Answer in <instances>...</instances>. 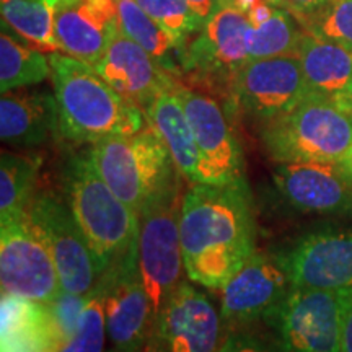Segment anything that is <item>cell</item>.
<instances>
[{"label": "cell", "mask_w": 352, "mask_h": 352, "mask_svg": "<svg viewBox=\"0 0 352 352\" xmlns=\"http://www.w3.org/2000/svg\"><path fill=\"white\" fill-rule=\"evenodd\" d=\"M179 235L188 279L219 290L256 252V222L245 178L192 184L183 195Z\"/></svg>", "instance_id": "1"}, {"label": "cell", "mask_w": 352, "mask_h": 352, "mask_svg": "<svg viewBox=\"0 0 352 352\" xmlns=\"http://www.w3.org/2000/svg\"><path fill=\"white\" fill-rule=\"evenodd\" d=\"M50 63L64 139L91 145L147 126L142 109L118 94L91 65L64 52L51 54Z\"/></svg>", "instance_id": "2"}, {"label": "cell", "mask_w": 352, "mask_h": 352, "mask_svg": "<svg viewBox=\"0 0 352 352\" xmlns=\"http://www.w3.org/2000/svg\"><path fill=\"white\" fill-rule=\"evenodd\" d=\"M63 192L101 274H104L138 243L139 215L101 178L90 147L67 157L63 170Z\"/></svg>", "instance_id": "3"}, {"label": "cell", "mask_w": 352, "mask_h": 352, "mask_svg": "<svg viewBox=\"0 0 352 352\" xmlns=\"http://www.w3.org/2000/svg\"><path fill=\"white\" fill-rule=\"evenodd\" d=\"M261 140L277 164H341L352 147V101L308 94L290 111L264 122Z\"/></svg>", "instance_id": "4"}, {"label": "cell", "mask_w": 352, "mask_h": 352, "mask_svg": "<svg viewBox=\"0 0 352 352\" xmlns=\"http://www.w3.org/2000/svg\"><path fill=\"white\" fill-rule=\"evenodd\" d=\"M94 164L114 195L135 214L182 179L160 135L151 126L90 145Z\"/></svg>", "instance_id": "5"}, {"label": "cell", "mask_w": 352, "mask_h": 352, "mask_svg": "<svg viewBox=\"0 0 352 352\" xmlns=\"http://www.w3.org/2000/svg\"><path fill=\"white\" fill-rule=\"evenodd\" d=\"M183 195L179 182H176L139 214L138 263L152 305L153 321L168 305L182 284L183 274H186L179 235Z\"/></svg>", "instance_id": "6"}, {"label": "cell", "mask_w": 352, "mask_h": 352, "mask_svg": "<svg viewBox=\"0 0 352 352\" xmlns=\"http://www.w3.org/2000/svg\"><path fill=\"white\" fill-rule=\"evenodd\" d=\"M26 215L52 254L64 292L90 296L103 274L64 196L36 192Z\"/></svg>", "instance_id": "7"}, {"label": "cell", "mask_w": 352, "mask_h": 352, "mask_svg": "<svg viewBox=\"0 0 352 352\" xmlns=\"http://www.w3.org/2000/svg\"><path fill=\"white\" fill-rule=\"evenodd\" d=\"M346 290H289L266 323L284 352H341Z\"/></svg>", "instance_id": "8"}, {"label": "cell", "mask_w": 352, "mask_h": 352, "mask_svg": "<svg viewBox=\"0 0 352 352\" xmlns=\"http://www.w3.org/2000/svg\"><path fill=\"white\" fill-rule=\"evenodd\" d=\"M2 294L52 303L63 292L52 254L26 212L0 220Z\"/></svg>", "instance_id": "9"}, {"label": "cell", "mask_w": 352, "mask_h": 352, "mask_svg": "<svg viewBox=\"0 0 352 352\" xmlns=\"http://www.w3.org/2000/svg\"><path fill=\"white\" fill-rule=\"evenodd\" d=\"M289 276L277 254L254 252L220 292V320L223 336L235 329L266 321L287 297Z\"/></svg>", "instance_id": "10"}, {"label": "cell", "mask_w": 352, "mask_h": 352, "mask_svg": "<svg viewBox=\"0 0 352 352\" xmlns=\"http://www.w3.org/2000/svg\"><path fill=\"white\" fill-rule=\"evenodd\" d=\"M222 338V320L212 298L182 280L153 321L144 352H217Z\"/></svg>", "instance_id": "11"}, {"label": "cell", "mask_w": 352, "mask_h": 352, "mask_svg": "<svg viewBox=\"0 0 352 352\" xmlns=\"http://www.w3.org/2000/svg\"><path fill=\"white\" fill-rule=\"evenodd\" d=\"M230 94L250 118L267 122L297 107L308 91L297 56L250 60L235 74Z\"/></svg>", "instance_id": "12"}, {"label": "cell", "mask_w": 352, "mask_h": 352, "mask_svg": "<svg viewBox=\"0 0 352 352\" xmlns=\"http://www.w3.org/2000/svg\"><path fill=\"white\" fill-rule=\"evenodd\" d=\"M104 290V320L114 349L144 352L153 324V311L138 263V243L101 276Z\"/></svg>", "instance_id": "13"}, {"label": "cell", "mask_w": 352, "mask_h": 352, "mask_svg": "<svg viewBox=\"0 0 352 352\" xmlns=\"http://www.w3.org/2000/svg\"><path fill=\"white\" fill-rule=\"evenodd\" d=\"M252 28L245 13L223 3L186 46L184 74L212 83H223L230 90L235 74L248 64L246 34Z\"/></svg>", "instance_id": "14"}, {"label": "cell", "mask_w": 352, "mask_h": 352, "mask_svg": "<svg viewBox=\"0 0 352 352\" xmlns=\"http://www.w3.org/2000/svg\"><path fill=\"white\" fill-rule=\"evenodd\" d=\"M297 289H352V230H318L277 254Z\"/></svg>", "instance_id": "15"}, {"label": "cell", "mask_w": 352, "mask_h": 352, "mask_svg": "<svg viewBox=\"0 0 352 352\" xmlns=\"http://www.w3.org/2000/svg\"><path fill=\"white\" fill-rule=\"evenodd\" d=\"M176 90L214 183L223 184L243 179V148L219 101L182 82H178Z\"/></svg>", "instance_id": "16"}, {"label": "cell", "mask_w": 352, "mask_h": 352, "mask_svg": "<svg viewBox=\"0 0 352 352\" xmlns=\"http://www.w3.org/2000/svg\"><path fill=\"white\" fill-rule=\"evenodd\" d=\"M277 191L292 208L308 214H341L352 209V179L340 164L287 162L272 173Z\"/></svg>", "instance_id": "17"}, {"label": "cell", "mask_w": 352, "mask_h": 352, "mask_svg": "<svg viewBox=\"0 0 352 352\" xmlns=\"http://www.w3.org/2000/svg\"><path fill=\"white\" fill-rule=\"evenodd\" d=\"M54 32L60 52L95 67L120 32L118 0H57Z\"/></svg>", "instance_id": "18"}, {"label": "cell", "mask_w": 352, "mask_h": 352, "mask_svg": "<svg viewBox=\"0 0 352 352\" xmlns=\"http://www.w3.org/2000/svg\"><path fill=\"white\" fill-rule=\"evenodd\" d=\"M94 69L118 94L138 104L142 111L158 91L178 82L121 30Z\"/></svg>", "instance_id": "19"}, {"label": "cell", "mask_w": 352, "mask_h": 352, "mask_svg": "<svg viewBox=\"0 0 352 352\" xmlns=\"http://www.w3.org/2000/svg\"><path fill=\"white\" fill-rule=\"evenodd\" d=\"M178 82L173 87L158 91L145 107L144 114L148 126L164 140L183 179L191 184H215L212 173L197 147L195 132L176 90Z\"/></svg>", "instance_id": "20"}, {"label": "cell", "mask_w": 352, "mask_h": 352, "mask_svg": "<svg viewBox=\"0 0 352 352\" xmlns=\"http://www.w3.org/2000/svg\"><path fill=\"white\" fill-rule=\"evenodd\" d=\"M60 135L56 96L46 91H6L0 98V138L3 144L33 148Z\"/></svg>", "instance_id": "21"}, {"label": "cell", "mask_w": 352, "mask_h": 352, "mask_svg": "<svg viewBox=\"0 0 352 352\" xmlns=\"http://www.w3.org/2000/svg\"><path fill=\"white\" fill-rule=\"evenodd\" d=\"M2 352H59L65 344L50 303L2 294Z\"/></svg>", "instance_id": "22"}, {"label": "cell", "mask_w": 352, "mask_h": 352, "mask_svg": "<svg viewBox=\"0 0 352 352\" xmlns=\"http://www.w3.org/2000/svg\"><path fill=\"white\" fill-rule=\"evenodd\" d=\"M308 91L324 98L352 101V51L303 30L297 54Z\"/></svg>", "instance_id": "23"}, {"label": "cell", "mask_w": 352, "mask_h": 352, "mask_svg": "<svg viewBox=\"0 0 352 352\" xmlns=\"http://www.w3.org/2000/svg\"><path fill=\"white\" fill-rule=\"evenodd\" d=\"M120 30L157 60L162 69L178 78L184 74L186 47L139 6L135 0H118Z\"/></svg>", "instance_id": "24"}, {"label": "cell", "mask_w": 352, "mask_h": 352, "mask_svg": "<svg viewBox=\"0 0 352 352\" xmlns=\"http://www.w3.org/2000/svg\"><path fill=\"white\" fill-rule=\"evenodd\" d=\"M57 0H3L0 2L2 26L23 39L26 46L41 52H60L54 32Z\"/></svg>", "instance_id": "25"}, {"label": "cell", "mask_w": 352, "mask_h": 352, "mask_svg": "<svg viewBox=\"0 0 352 352\" xmlns=\"http://www.w3.org/2000/svg\"><path fill=\"white\" fill-rule=\"evenodd\" d=\"M41 157L2 151L0 155V220L26 212L36 195Z\"/></svg>", "instance_id": "26"}, {"label": "cell", "mask_w": 352, "mask_h": 352, "mask_svg": "<svg viewBox=\"0 0 352 352\" xmlns=\"http://www.w3.org/2000/svg\"><path fill=\"white\" fill-rule=\"evenodd\" d=\"M51 77L50 57L44 52L19 43L8 30L0 34V90L36 85Z\"/></svg>", "instance_id": "27"}, {"label": "cell", "mask_w": 352, "mask_h": 352, "mask_svg": "<svg viewBox=\"0 0 352 352\" xmlns=\"http://www.w3.org/2000/svg\"><path fill=\"white\" fill-rule=\"evenodd\" d=\"M303 28L287 8L276 7L266 23L250 28L246 47L252 60L271 59L280 56H296L302 41Z\"/></svg>", "instance_id": "28"}, {"label": "cell", "mask_w": 352, "mask_h": 352, "mask_svg": "<svg viewBox=\"0 0 352 352\" xmlns=\"http://www.w3.org/2000/svg\"><path fill=\"white\" fill-rule=\"evenodd\" d=\"M107 320H104V290L101 280L88 297L76 333L65 341L59 352H104L107 341Z\"/></svg>", "instance_id": "29"}, {"label": "cell", "mask_w": 352, "mask_h": 352, "mask_svg": "<svg viewBox=\"0 0 352 352\" xmlns=\"http://www.w3.org/2000/svg\"><path fill=\"white\" fill-rule=\"evenodd\" d=\"M297 21L307 33L352 51V0H331Z\"/></svg>", "instance_id": "30"}, {"label": "cell", "mask_w": 352, "mask_h": 352, "mask_svg": "<svg viewBox=\"0 0 352 352\" xmlns=\"http://www.w3.org/2000/svg\"><path fill=\"white\" fill-rule=\"evenodd\" d=\"M135 2L184 47L204 25V21L183 0H135Z\"/></svg>", "instance_id": "31"}, {"label": "cell", "mask_w": 352, "mask_h": 352, "mask_svg": "<svg viewBox=\"0 0 352 352\" xmlns=\"http://www.w3.org/2000/svg\"><path fill=\"white\" fill-rule=\"evenodd\" d=\"M217 352H284V349L276 338H267L252 328H243L227 333Z\"/></svg>", "instance_id": "32"}, {"label": "cell", "mask_w": 352, "mask_h": 352, "mask_svg": "<svg viewBox=\"0 0 352 352\" xmlns=\"http://www.w3.org/2000/svg\"><path fill=\"white\" fill-rule=\"evenodd\" d=\"M88 297L90 296H77V294H69L63 290L60 296L54 302L50 303L65 341L76 333L78 321H80V315L88 302Z\"/></svg>", "instance_id": "33"}, {"label": "cell", "mask_w": 352, "mask_h": 352, "mask_svg": "<svg viewBox=\"0 0 352 352\" xmlns=\"http://www.w3.org/2000/svg\"><path fill=\"white\" fill-rule=\"evenodd\" d=\"M331 0H284L283 7L287 8L297 20H300L303 16L320 10L321 7H324Z\"/></svg>", "instance_id": "34"}, {"label": "cell", "mask_w": 352, "mask_h": 352, "mask_svg": "<svg viewBox=\"0 0 352 352\" xmlns=\"http://www.w3.org/2000/svg\"><path fill=\"white\" fill-rule=\"evenodd\" d=\"M341 352H352V289H347L344 294Z\"/></svg>", "instance_id": "35"}, {"label": "cell", "mask_w": 352, "mask_h": 352, "mask_svg": "<svg viewBox=\"0 0 352 352\" xmlns=\"http://www.w3.org/2000/svg\"><path fill=\"white\" fill-rule=\"evenodd\" d=\"M274 8L276 6H272V3L264 2V0H258L252 10L246 13V19H248L252 28H258V26L266 23V21L272 16V13H274Z\"/></svg>", "instance_id": "36"}, {"label": "cell", "mask_w": 352, "mask_h": 352, "mask_svg": "<svg viewBox=\"0 0 352 352\" xmlns=\"http://www.w3.org/2000/svg\"><path fill=\"white\" fill-rule=\"evenodd\" d=\"M202 21H206L223 6V0H183Z\"/></svg>", "instance_id": "37"}, {"label": "cell", "mask_w": 352, "mask_h": 352, "mask_svg": "<svg viewBox=\"0 0 352 352\" xmlns=\"http://www.w3.org/2000/svg\"><path fill=\"white\" fill-rule=\"evenodd\" d=\"M340 165H341V168L344 170V173L352 179V147L349 148V152L346 153V157L342 158Z\"/></svg>", "instance_id": "38"}, {"label": "cell", "mask_w": 352, "mask_h": 352, "mask_svg": "<svg viewBox=\"0 0 352 352\" xmlns=\"http://www.w3.org/2000/svg\"><path fill=\"white\" fill-rule=\"evenodd\" d=\"M264 2L272 3V6H276V7H283V2H284V0H264Z\"/></svg>", "instance_id": "39"}, {"label": "cell", "mask_w": 352, "mask_h": 352, "mask_svg": "<svg viewBox=\"0 0 352 352\" xmlns=\"http://www.w3.org/2000/svg\"><path fill=\"white\" fill-rule=\"evenodd\" d=\"M107 352H122V351H120V349H114V347H111V349L107 351Z\"/></svg>", "instance_id": "40"}, {"label": "cell", "mask_w": 352, "mask_h": 352, "mask_svg": "<svg viewBox=\"0 0 352 352\" xmlns=\"http://www.w3.org/2000/svg\"><path fill=\"white\" fill-rule=\"evenodd\" d=\"M2 2H3V0H2Z\"/></svg>", "instance_id": "41"}]
</instances>
